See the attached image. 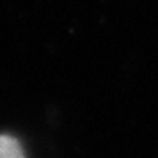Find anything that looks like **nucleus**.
I'll return each instance as SVG.
<instances>
[{
  "label": "nucleus",
  "mask_w": 158,
  "mask_h": 158,
  "mask_svg": "<svg viewBox=\"0 0 158 158\" xmlns=\"http://www.w3.org/2000/svg\"><path fill=\"white\" fill-rule=\"evenodd\" d=\"M0 158H26L24 151L13 136L0 134Z\"/></svg>",
  "instance_id": "obj_1"
}]
</instances>
